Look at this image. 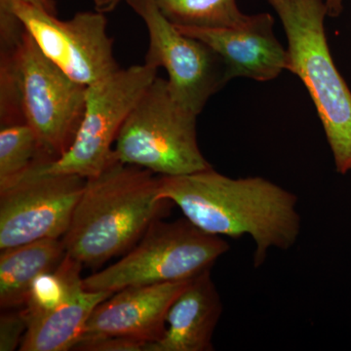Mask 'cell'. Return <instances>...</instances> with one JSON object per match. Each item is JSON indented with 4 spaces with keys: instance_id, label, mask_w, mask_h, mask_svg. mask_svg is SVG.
I'll use <instances>...</instances> for the list:
<instances>
[{
    "instance_id": "6da1fadb",
    "label": "cell",
    "mask_w": 351,
    "mask_h": 351,
    "mask_svg": "<svg viewBox=\"0 0 351 351\" xmlns=\"http://www.w3.org/2000/svg\"><path fill=\"white\" fill-rule=\"evenodd\" d=\"M160 195L203 232L255 242L254 265L272 248L288 250L301 232L294 193L262 177L232 179L213 168L181 176H159Z\"/></svg>"
},
{
    "instance_id": "7a4b0ae2",
    "label": "cell",
    "mask_w": 351,
    "mask_h": 351,
    "mask_svg": "<svg viewBox=\"0 0 351 351\" xmlns=\"http://www.w3.org/2000/svg\"><path fill=\"white\" fill-rule=\"evenodd\" d=\"M85 97L86 86L50 61L19 18L0 7V126H31L46 160H56L75 141Z\"/></svg>"
},
{
    "instance_id": "3957f363",
    "label": "cell",
    "mask_w": 351,
    "mask_h": 351,
    "mask_svg": "<svg viewBox=\"0 0 351 351\" xmlns=\"http://www.w3.org/2000/svg\"><path fill=\"white\" fill-rule=\"evenodd\" d=\"M170 202L160 195L158 175L113 159L86 179L62 239L66 255L87 267L124 255L162 219Z\"/></svg>"
},
{
    "instance_id": "277c9868",
    "label": "cell",
    "mask_w": 351,
    "mask_h": 351,
    "mask_svg": "<svg viewBox=\"0 0 351 351\" xmlns=\"http://www.w3.org/2000/svg\"><path fill=\"white\" fill-rule=\"evenodd\" d=\"M288 39L286 69L297 75L313 99L336 170L351 171V91L332 61L325 0H267Z\"/></svg>"
},
{
    "instance_id": "5b68a950",
    "label": "cell",
    "mask_w": 351,
    "mask_h": 351,
    "mask_svg": "<svg viewBox=\"0 0 351 351\" xmlns=\"http://www.w3.org/2000/svg\"><path fill=\"white\" fill-rule=\"evenodd\" d=\"M197 117L173 98L167 80L157 76L124 121L113 156L158 176L210 169L198 145Z\"/></svg>"
},
{
    "instance_id": "8992f818",
    "label": "cell",
    "mask_w": 351,
    "mask_h": 351,
    "mask_svg": "<svg viewBox=\"0 0 351 351\" xmlns=\"http://www.w3.org/2000/svg\"><path fill=\"white\" fill-rule=\"evenodd\" d=\"M230 250L221 237L199 230L188 219L154 221L121 260L83 278L89 291L115 293L132 286L188 280L211 269Z\"/></svg>"
},
{
    "instance_id": "52a82bcc",
    "label": "cell",
    "mask_w": 351,
    "mask_h": 351,
    "mask_svg": "<svg viewBox=\"0 0 351 351\" xmlns=\"http://www.w3.org/2000/svg\"><path fill=\"white\" fill-rule=\"evenodd\" d=\"M158 69L134 64L86 86L85 110L73 144L56 160L34 166L27 174L94 177L114 159L115 144L129 113L156 80Z\"/></svg>"
},
{
    "instance_id": "ba28073f",
    "label": "cell",
    "mask_w": 351,
    "mask_h": 351,
    "mask_svg": "<svg viewBox=\"0 0 351 351\" xmlns=\"http://www.w3.org/2000/svg\"><path fill=\"white\" fill-rule=\"evenodd\" d=\"M125 2L149 32L145 63L165 69L173 98L199 115L210 98L230 80L225 62L206 43L180 32L160 12L156 0Z\"/></svg>"
},
{
    "instance_id": "9c48e42d",
    "label": "cell",
    "mask_w": 351,
    "mask_h": 351,
    "mask_svg": "<svg viewBox=\"0 0 351 351\" xmlns=\"http://www.w3.org/2000/svg\"><path fill=\"white\" fill-rule=\"evenodd\" d=\"M0 5L19 18L43 54L75 82L89 86L120 69L106 13L84 11L61 21L25 0H0Z\"/></svg>"
},
{
    "instance_id": "30bf717a",
    "label": "cell",
    "mask_w": 351,
    "mask_h": 351,
    "mask_svg": "<svg viewBox=\"0 0 351 351\" xmlns=\"http://www.w3.org/2000/svg\"><path fill=\"white\" fill-rule=\"evenodd\" d=\"M86 179L69 174H25L0 189V250L63 239Z\"/></svg>"
},
{
    "instance_id": "8fae6325",
    "label": "cell",
    "mask_w": 351,
    "mask_h": 351,
    "mask_svg": "<svg viewBox=\"0 0 351 351\" xmlns=\"http://www.w3.org/2000/svg\"><path fill=\"white\" fill-rule=\"evenodd\" d=\"M191 279L132 286L113 293L94 309L78 339L127 337L145 341L149 348L162 338L171 304Z\"/></svg>"
},
{
    "instance_id": "7c38bea8",
    "label": "cell",
    "mask_w": 351,
    "mask_h": 351,
    "mask_svg": "<svg viewBox=\"0 0 351 351\" xmlns=\"http://www.w3.org/2000/svg\"><path fill=\"white\" fill-rule=\"evenodd\" d=\"M274 27L270 14L258 13L248 15L237 27H177L209 45L225 62L230 80L248 77L265 82L276 78L287 64V49L276 38Z\"/></svg>"
},
{
    "instance_id": "4fadbf2b",
    "label": "cell",
    "mask_w": 351,
    "mask_h": 351,
    "mask_svg": "<svg viewBox=\"0 0 351 351\" xmlns=\"http://www.w3.org/2000/svg\"><path fill=\"white\" fill-rule=\"evenodd\" d=\"M223 304L211 269L191 278L171 304L162 338L147 351H211Z\"/></svg>"
},
{
    "instance_id": "5bb4252c",
    "label": "cell",
    "mask_w": 351,
    "mask_h": 351,
    "mask_svg": "<svg viewBox=\"0 0 351 351\" xmlns=\"http://www.w3.org/2000/svg\"><path fill=\"white\" fill-rule=\"evenodd\" d=\"M112 294L106 291L86 290L82 276L77 274L68 295L57 306L36 315H25L27 329L19 350H73L94 309Z\"/></svg>"
},
{
    "instance_id": "9a60e30c",
    "label": "cell",
    "mask_w": 351,
    "mask_h": 351,
    "mask_svg": "<svg viewBox=\"0 0 351 351\" xmlns=\"http://www.w3.org/2000/svg\"><path fill=\"white\" fill-rule=\"evenodd\" d=\"M62 239L36 240L2 250L0 254V306L23 308L32 284L39 276L53 271L66 257Z\"/></svg>"
},
{
    "instance_id": "2e32d148",
    "label": "cell",
    "mask_w": 351,
    "mask_h": 351,
    "mask_svg": "<svg viewBox=\"0 0 351 351\" xmlns=\"http://www.w3.org/2000/svg\"><path fill=\"white\" fill-rule=\"evenodd\" d=\"M156 3L176 27H237L248 17L240 11L237 0H156Z\"/></svg>"
},
{
    "instance_id": "e0dca14e",
    "label": "cell",
    "mask_w": 351,
    "mask_h": 351,
    "mask_svg": "<svg viewBox=\"0 0 351 351\" xmlns=\"http://www.w3.org/2000/svg\"><path fill=\"white\" fill-rule=\"evenodd\" d=\"M0 127V189H2L19 180L34 166L47 160L31 126L17 123Z\"/></svg>"
},
{
    "instance_id": "ac0fdd59",
    "label": "cell",
    "mask_w": 351,
    "mask_h": 351,
    "mask_svg": "<svg viewBox=\"0 0 351 351\" xmlns=\"http://www.w3.org/2000/svg\"><path fill=\"white\" fill-rule=\"evenodd\" d=\"M27 329L24 308L5 309L0 316V351L20 348Z\"/></svg>"
},
{
    "instance_id": "d6986e66",
    "label": "cell",
    "mask_w": 351,
    "mask_h": 351,
    "mask_svg": "<svg viewBox=\"0 0 351 351\" xmlns=\"http://www.w3.org/2000/svg\"><path fill=\"white\" fill-rule=\"evenodd\" d=\"M147 343L127 337H97L78 339L73 350L80 351H147Z\"/></svg>"
},
{
    "instance_id": "ffe728a7",
    "label": "cell",
    "mask_w": 351,
    "mask_h": 351,
    "mask_svg": "<svg viewBox=\"0 0 351 351\" xmlns=\"http://www.w3.org/2000/svg\"><path fill=\"white\" fill-rule=\"evenodd\" d=\"M32 5L38 7L43 9L46 12L52 14V15L57 16V7L55 0H25Z\"/></svg>"
},
{
    "instance_id": "44dd1931",
    "label": "cell",
    "mask_w": 351,
    "mask_h": 351,
    "mask_svg": "<svg viewBox=\"0 0 351 351\" xmlns=\"http://www.w3.org/2000/svg\"><path fill=\"white\" fill-rule=\"evenodd\" d=\"M326 2L328 16L337 18L343 10V0H325Z\"/></svg>"
},
{
    "instance_id": "7402d4cb",
    "label": "cell",
    "mask_w": 351,
    "mask_h": 351,
    "mask_svg": "<svg viewBox=\"0 0 351 351\" xmlns=\"http://www.w3.org/2000/svg\"><path fill=\"white\" fill-rule=\"evenodd\" d=\"M125 1L126 0H108L107 5L104 8L103 13L112 12V11H114L115 9L117 8V6H119L120 3Z\"/></svg>"
},
{
    "instance_id": "603a6c76",
    "label": "cell",
    "mask_w": 351,
    "mask_h": 351,
    "mask_svg": "<svg viewBox=\"0 0 351 351\" xmlns=\"http://www.w3.org/2000/svg\"><path fill=\"white\" fill-rule=\"evenodd\" d=\"M108 0H94L95 7L97 11L103 12L104 8L107 5Z\"/></svg>"
}]
</instances>
